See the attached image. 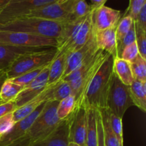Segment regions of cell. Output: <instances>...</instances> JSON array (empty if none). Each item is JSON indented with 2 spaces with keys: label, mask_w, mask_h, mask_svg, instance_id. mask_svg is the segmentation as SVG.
Masks as SVG:
<instances>
[{
  "label": "cell",
  "mask_w": 146,
  "mask_h": 146,
  "mask_svg": "<svg viewBox=\"0 0 146 146\" xmlns=\"http://www.w3.org/2000/svg\"><path fill=\"white\" fill-rule=\"evenodd\" d=\"M133 24V20L130 17H123L118 21V25L115 28V36L117 42L121 41L129 31L131 26Z\"/></svg>",
  "instance_id": "cell-32"
},
{
  "label": "cell",
  "mask_w": 146,
  "mask_h": 146,
  "mask_svg": "<svg viewBox=\"0 0 146 146\" xmlns=\"http://www.w3.org/2000/svg\"><path fill=\"white\" fill-rule=\"evenodd\" d=\"M2 104V101H1V100L0 99V104Z\"/></svg>",
  "instance_id": "cell-48"
},
{
  "label": "cell",
  "mask_w": 146,
  "mask_h": 146,
  "mask_svg": "<svg viewBox=\"0 0 146 146\" xmlns=\"http://www.w3.org/2000/svg\"><path fill=\"white\" fill-rule=\"evenodd\" d=\"M93 13L94 10L83 18L64 23L61 35L56 40L57 52L63 51L68 56L88 41L94 31Z\"/></svg>",
  "instance_id": "cell-2"
},
{
  "label": "cell",
  "mask_w": 146,
  "mask_h": 146,
  "mask_svg": "<svg viewBox=\"0 0 146 146\" xmlns=\"http://www.w3.org/2000/svg\"><path fill=\"white\" fill-rule=\"evenodd\" d=\"M24 88V86L13 82L10 78H7L0 90V99L2 103L14 101Z\"/></svg>",
  "instance_id": "cell-24"
},
{
  "label": "cell",
  "mask_w": 146,
  "mask_h": 146,
  "mask_svg": "<svg viewBox=\"0 0 146 146\" xmlns=\"http://www.w3.org/2000/svg\"><path fill=\"white\" fill-rule=\"evenodd\" d=\"M113 61L114 58L109 54L90 82L81 106L96 110L106 108L113 74Z\"/></svg>",
  "instance_id": "cell-1"
},
{
  "label": "cell",
  "mask_w": 146,
  "mask_h": 146,
  "mask_svg": "<svg viewBox=\"0 0 146 146\" xmlns=\"http://www.w3.org/2000/svg\"><path fill=\"white\" fill-rule=\"evenodd\" d=\"M133 106L134 105L128 86L123 84L113 73L107 98L106 108L114 115L123 118L127 110Z\"/></svg>",
  "instance_id": "cell-7"
},
{
  "label": "cell",
  "mask_w": 146,
  "mask_h": 146,
  "mask_svg": "<svg viewBox=\"0 0 146 146\" xmlns=\"http://www.w3.org/2000/svg\"><path fill=\"white\" fill-rule=\"evenodd\" d=\"M0 73H2V72H0Z\"/></svg>",
  "instance_id": "cell-49"
},
{
  "label": "cell",
  "mask_w": 146,
  "mask_h": 146,
  "mask_svg": "<svg viewBox=\"0 0 146 146\" xmlns=\"http://www.w3.org/2000/svg\"><path fill=\"white\" fill-rule=\"evenodd\" d=\"M48 66L49 65L47 66L34 81L26 86L16 97L14 101L17 108L22 106L23 105L35 98L46 88L48 76Z\"/></svg>",
  "instance_id": "cell-14"
},
{
  "label": "cell",
  "mask_w": 146,
  "mask_h": 146,
  "mask_svg": "<svg viewBox=\"0 0 146 146\" xmlns=\"http://www.w3.org/2000/svg\"><path fill=\"white\" fill-rule=\"evenodd\" d=\"M67 57L68 54L66 52H56L55 58L48 66L47 86H51L61 81L65 69Z\"/></svg>",
  "instance_id": "cell-20"
},
{
  "label": "cell",
  "mask_w": 146,
  "mask_h": 146,
  "mask_svg": "<svg viewBox=\"0 0 146 146\" xmlns=\"http://www.w3.org/2000/svg\"><path fill=\"white\" fill-rule=\"evenodd\" d=\"M76 107V100L74 96H70L59 101L56 110V114L60 121L66 119L74 111Z\"/></svg>",
  "instance_id": "cell-28"
},
{
  "label": "cell",
  "mask_w": 146,
  "mask_h": 146,
  "mask_svg": "<svg viewBox=\"0 0 146 146\" xmlns=\"http://www.w3.org/2000/svg\"><path fill=\"white\" fill-rule=\"evenodd\" d=\"M14 124L13 112L0 117V139L11 131Z\"/></svg>",
  "instance_id": "cell-36"
},
{
  "label": "cell",
  "mask_w": 146,
  "mask_h": 146,
  "mask_svg": "<svg viewBox=\"0 0 146 146\" xmlns=\"http://www.w3.org/2000/svg\"><path fill=\"white\" fill-rule=\"evenodd\" d=\"M17 109V106L14 101H9L7 103H2L0 104V117L9 113L14 112Z\"/></svg>",
  "instance_id": "cell-39"
},
{
  "label": "cell",
  "mask_w": 146,
  "mask_h": 146,
  "mask_svg": "<svg viewBox=\"0 0 146 146\" xmlns=\"http://www.w3.org/2000/svg\"><path fill=\"white\" fill-rule=\"evenodd\" d=\"M56 84L51 86H47L37 96H36L35 98H34L31 101L27 102L26 104L23 105L22 106L17 108L13 112V117H14V120L15 123L23 119L25 117H27V115L31 114L33 111H35L41 104L49 101L51 99V96H52L54 88Z\"/></svg>",
  "instance_id": "cell-16"
},
{
  "label": "cell",
  "mask_w": 146,
  "mask_h": 146,
  "mask_svg": "<svg viewBox=\"0 0 146 146\" xmlns=\"http://www.w3.org/2000/svg\"><path fill=\"white\" fill-rule=\"evenodd\" d=\"M68 146H80V145H78V144H76V143H74L69 142V143H68Z\"/></svg>",
  "instance_id": "cell-45"
},
{
  "label": "cell",
  "mask_w": 146,
  "mask_h": 146,
  "mask_svg": "<svg viewBox=\"0 0 146 146\" xmlns=\"http://www.w3.org/2000/svg\"><path fill=\"white\" fill-rule=\"evenodd\" d=\"M31 142L30 138L27 135H24L22 138L17 140L12 143L7 144V145H0V146H31Z\"/></svg>",
  "instance_id": "cell-41"
},
{
  "label": "cell",
  "mask_w": 146,
  "mask_h": 146,
  "mask_svg": "<svg viewBox=\"0 0 146 146\" xmlns=\"http://www.w3.org/2000/svg\"><path fill=\"white\" fill-rule=\"evenodd\" d=\"M58 101H48L44 109L30 127L27 135L31 140V144L43 139L49 135L58 127L61 121L56 114Z\"/></svg>",
  "instance_id": "cell-6"
},
{
  "label": "cell",
  "mask_w": 146,
  "mask_h": 146,
  "mask_svg": "<svg viewBox=\"0 0 146 146\" xmlns=\"http://www.w3.org/2000/svg\"><path fill=\"white\" fill-rule=\"evenodd\" d=\"M96 43L98 49H101L117 58V40L115 28L108 29L94 32Z\"/></svg>",
  "instance_id": "cell-19"
},
{
  "label": "cell",
  "mask_w": 146,
  "mask_h": 146,
  "mask_svg": "<svg viewBox=\"0 0 146 146\" xmlns=\"http://www.w3.org/2000/svg\"><path fill=\"white\" fill-rule=\"evenodd\" d=\"M88 109V128H87L86 146H98V133L96 110Z\"/></svg>",
  "instance_id": "cell-25"
},
{
  "label": "cell",
  "mask_w": 146,
  "mask_h": 146,
  "mask_svg": "<svg viewBox=\"0 0 146 146\" xmlns=\"http://www.w3.org/2000/svg\"><path fill=\"white\" fill-rule=\"evenodd\" d=\"M66 1V0H56V1Z\"/></svg>",
  "instance_id": "cell-46"
},
{
  "label": "cell",
  "mask_w": 146,
  "mask_h": 146,
  "mask_svg": "<svg viewBox=\"0 0 146 146\" xmlns=\"http://www.w3.org/2000/svg\"><path fill=\"white\" fill-rule=\"evenodd\" d=\"M146 4V0H129V5L125 10L123 17H130L135 21L137 16L141 11L144 5Z\"/></svg>",
  "instance_id": "cell-35"
},
{
  "label": "cell",
  "mask_w": 146,
  "mask_h": 146,
  "mask_svg": "<svg viewBox=\"0 0 146 146\" xmlns=\"http://www.w3.org/2000/svg\"><path fill=\"white\" fill-rule=\"evenodd\" d=\"M133 21L137 23L143 29L146 31V4L143 6L141 11L137 16L135 20Z\"/></svg>",
  "instance_id": "cell-40"
},
{
  "label": "cell",
  "mask_w": 146,
  "mask_h": 146,
  "mask_svg": "<svg viewBox=\"0 0 146 146\" xmlns=\"http://www.w3.org/2000/svg\"><path fill=\"white\" fill-rule=\"evenodd\" d=\"M48 65H49V64H48ZM47 66H46L44 67H41V68H37V69L33 70V71H29V72L21 74V75L17 77H15V78H10V79H11L13 82L15 83V84L21 86L25 87L26 86L29 84L31 81H34V80L38 76V74H39Z\"/></svg>",
  "instance_id": "cell-31"
},
{
  "label": "cell",
  "mask_w": 146,
  "mask_h": 146,
  "mask_svg": "<svg viewBox=\"0 0 146 146\" xmlns=\"http://www.w3.org/2000/svg\"><path fill=\"white\" fill-rule=\"evenodd\" d=\"M121 11L110 8L106 5L101 6L94 10L93 29L94 32L116 28L121 19Z\"/></svg>",
  "instance_id": "cell-13"
},
{
  "label": "cell",
  "mask_w": 146,
  "mask_h": 146,
  "mask_svg": "<svg viewBox=\"0 0 146 146\" xmlns=\"http://www.w3.org/2000/svg\"><path fill=\"white\" fill-rule=\"evenodd\" d=\"M0 44L24 48H56V39L24 32L0 31Z\"/></svg>",
  "instance_id": "cell-8"
},
{
  "label": "cell",
  "mask_w": 146,
  "mask_h": 146,
  "mask_svg": "<svg viewBox=\"0 0 146 146\" xmlns=\"http://www.w3.org/2000/svg\"><path fill=\"white\" fill-rule=\"evenodd\" d=\"M135 32V42L138 46L139 54L146 59V31L143 29L137 23L134 21Z\"/></svg>",
  "instance_id": "cell-30"
},
{
  "label": "cell",
  "mask_w": 146,
  "mask_h": 146,
  "mask_svg": "<svg viewBox=\"0 0 146 146\" xmlns=\"http://www.w3.org/2000/svg\"><path fill=\"white\" fill-rule=\"evenodd\" d=\"M109 54L98 49L91 58L61 80L70 84L76 100V107L82 104L84 94L92 78Z\"/></svg>",
  "instance_id": "cell-3"
},
{
  "label": "cell",
  "mask_w": 146,
  "mask_h": 146,
  "mask_svg": "<svg viewBox=\"0 0 146 146\" xmlns=\"http://www.w3.org/2000/svg\"><path fill=\"white\" fill-rule=\"evenodd\" d=\"M56 48L48 47L17 57L6 71L7 78H14L23 74L51 64L56 54Z\"/></svg>",
  "instance_id": "cell-5"
},
{
  "label": "cell",
  "mask_w": 146,
  "mask_h": 146,
  "mask_svg": "<svg viewBox=\"0 0 146 146\" xmlns=\"http://www.w3.org/2000/svg\"><path fill=\"white\" fill-rule=\"evenodd\" d=\"M75 1L66 0L63 1H54L31 11L26 17H38L64 23L66 20Z\"/></svg>",
  "instance_id": "cell-11"
},
{
  "label": "cell",
  "mask_w": 146,
  "mask_h": 146,
  "mask_svg": "<svg viewBox=\"0 0 146 146\" xmlns=\"http://www.w3.org/2000/svg\"><path fill=\"white\" fill-rule=\"evenodd\" d=\"M44 48H48V47L24 48V47L0 44V72L6 73L14 60L20 55H22L26 53L38 51Z\"/></svg>",
  "instance_id": "cell-18"
},
{
  "label": "cell",
  "mask_w": 146,
  "mask_h": 146,
  "mask_svg": "<svg viewBox=\"0 0 146 146\" xmlns=\"http://www.w3.org/2000/svg\"><path fill=\"white\" fill-rule=\"evenodd\" d=\"M134 42H135V32L133 21V24L131 26L129 31L127 33L126 35L123 37L121 41L117 42V58H120L123 51L127 46Z\"/></svg>",
  "instance_id": "cell-34"
},
{
  "label": "cell",
  "mask_w": 146,
  "mask_h": 146,
  "mask_svg": "<svg viewBox=\"0 0 146 146\" xmlns=\"http://www.w3.org/2000/svg\"><path fill=\"white\" fill-rule=\"evenodd\" d=\"M138 54H139V52H138V46H137L136 42H134L127 46L124 48L120 58L128 61V62H131Z\"/></svg>",
  "instance_id": "cell-37"
},
{
  "label": "cell",
  "mask_w": 146,
  "mask_h": 146,
  "mask_svg": "<svg viewBox=\"0 0 146 146\" xmlns=\"http://www.w3.org/2000/svg\"><path fill=\"white\" fill-rule=\"evenodd\" d=\"M93 10L91 6L89 5L86 0H76L65 22H69L83 18Z\"/></svg>",
  "instance_id": "cell-26"
},
{
  "label": "cell",
  "mask_w": 146,
  "mask_h": 146,
  "mask_svg": "<svg viewBox=\"0 0 146 146\" xmlns=\"http://www.w3.org/2000/svg\"><path fill=\"white\" fill-rule=\"evenodd\" d=\"M54 1L56 0H11L0 14V25L26 17L31 11Z\"/></svg>",
  "instance_id": "cell-9"
},
{
  "label": "cell",
  "mask_w": 146,
  "mask_h": 146,
  "mask_svg": "<svg viewBox=\"0 0 146 146\" xmlns=\"http://www.w3.org/2000/svg\"><path fill=\"white\" fill-rule=\"evenodd\" d=\"M96 116L97 133H98V146H106L104 143L102 120H101V115L99 110H96Z\"/></svg>",
  "instance_id": "cell-38"
},
{
  "label": "cell",
  "mask_w": 146,
  "mask_h": 146,
  "mask_svg": "<svg viewBox=\"0 0 146 146\" xmlns=\"http://www.w3.org/2000/svg\"><path fill=\"white\" fill-rule=\"evenodd\" d=\"M98 50V48L96 43L95 34L94 31H93L88 41L82 47L71 53L68 56L62 78L76 69L83 63L91 58Z\"/></svg>",
  "instance_id": "cell-12"
},
{
  "label": "cell",
  "mask_w": 146,
  "mask_h": 146,
  "mask_svg": "<svg viewBox=\"0 0 146 146\" xmlns=\"http://www.w3.org/2000/svg\"><path fill=\"white\" fill-rule=\"evenodd\" d=\"M11 1V0H0V14Z\"/></svg>",
  "instance_id": "cell-43"
},
{
  "label": "cell",
  "mask_w": 146,
  "mask_h": 146,
  "mask_svg": "<svg viewBox=\"0 0 146 146\" xmlns=\"http://www.w3.org/2000/svg\"><path fill=\"white\" fill-rule=\"evenodd\" d=\"M70 96H74L71 85L67 81L61 80L55 85L52 96L49 101H61Z\"/></svg>",
  "instance_id": "cell-29"
},
{
  "label": "cell",
  "mask_w": 146,
  "mask_h": 146,
  "mask_svg": "<svg viewBox=\"0 0 146 146\" xmlns=\"http://www.w3.org/2000/svg\"><path fill=\"white\" fill-rule=\"evenodd\" d=\"M45 104L46 103H44L43 104H41L31 114L27 115L23 119L16 122L11 131L0 139V145H7V144L14 142L27 135L30 127L31 126L36 118L38 117V115L41 113L42 110L44 109Z\"/></svg>",
  "instance_id": "cell-15"
},
{
  "label": "cell",
  "mask_w": 146,
  "mask_h": 146,
  "mask_svg": "<svg viewBox=\"0 0 146 146\" xmlns=\"http://www.w3.org/2000/svg\"><path fill=\"white\" fill-rule=\"evenodd\" d=\"M113 73L123 84L128 86H129L135 80L130 63L121 58H114Z\"/></svg>",
  "instance_id": "cell-22"
},
{
  "label": "cell",
  "mask_w": 146,
  "mask_h": 146,
  "mask_svg": "<svg viewBox=\"0 0 146 146\" xmlns=\"http://www.w3.org/2000/svg\"><path fill=\"white\" fill-rule=\"evenodd\" d=\"M133 105L141 111H146V83L134 80L128 86Z\"/></svg>",
  "instance_id": "cell-21"
},
{
  "label": "cell",
  "mask_w": 146,
  "mask_h": 146,
  "mask_svg": "<svg viewBox=\"0 0 146 146\" xmlns=\"http://www.w3.org/2000/svg\"><path fill=\"white\" fill-rule=\"evenodd\" d=\"M5 73H0V76H1L3 75V74H4Z\"/></svg>",
  "instance_id": "cell-47"
},
{
  "label": "cell",
  "mask_w": 146,
  "mask_h": 146,
  "mask_svg": "<svg viewBox=\"0 0 146 146\" xmlns=\"http://www.w3.org/2000/svg\"><path fill=\"white\" fill-rule=\"evenodd\" d=\"M68 117L61 121L59 125L53 132L43 139L34 143L31 146H68Z\"/></svg>",
  "instance_id": "cell-17"
},
{
  "label": "cell",
  "mask_w": 146,
  "mask_h": 146,
  "mask_svg": "<svg viewBox=\"0 0 146 146\" xmlns=\"http://www.w3.org/2000/svg\"><path fill=\"white\" fill-rule=\"evenodd\" d=\"M7 78V75H6V73L4 74H3L1 76H0V90H1V86H2L3 83L4 82V81H5Z\"/></svg>",
  "instance_id": "cell-44"
},
{
  "label": "cell",
  "mask_w": 146,
  "mask_h": 146,
  "mask_svg": "<svg viewBox=\"0 0 146 146\" xmlns=\"http://www.w3.org/2000/svg\"><path fill=\"white\" fill-rule=\"evenodd\" d=\"M129 63L134 79L146 83V59L138 54Z\"/></svg>",
  "instance_id": "cell-27"
},
{
  "label": "cell",
  "mask_w": 146,
  "mask_h": 146,
  "mask_svg": "<svg viewBox=\"0 0 146 146\" xmlns=\"http://www.w3.org/2000/svg\"><path fill=\"white\" fill-rule=\"evenodd\" d=\"M64 27V23L38 17H24L0 25V31L24 32L36 36L58 39Z\"/></svg>",
  "instance_id": "cell-4"
},
{
  "label": "cell",
  "mask_w": 146,
  "mask_h": 146,
  "mask_svg": "<svg viewBox=\"0 0 146 146\" xmlns=\"http://www.w3.org/2000/svg\"><path fill=\"white\" fill-rule=\"evenodd\" d=\"M100 113L102 120L103 131H104V143L106 146H123L120 143L110 125L108 119V111L107 108L100 109Z\"/></svg>",
  "instance_id": "cell-23"
},
{
  "label": "cell",
  "mask_w": 146,
  "mask_h": 146,
  "mask_svg": "<svg viewBox=\"0 0 146 146\" xmlns=\"http://www.w3.org/2000/svg\"><path fill=\"white\" fill-rule=\"evenodd\" d=\"M88 128V109L84 106L75 107L68 116V139L69 142L80 146H86Z\"/></svg>",
  "instance_id": "cell-10"
},
{
  "label": "cell",
  "mask_w": 146,
  "mask_h": 146,
  "mask_svg": "<svg viewBox=\"0 0 146 146\" xmlns=\"http://www.w3.org/2000/svg\"><path fill=\"white\" fill-rule=\"evenodd\" d=\"M108 0H91V7L93 9H96L98 7H101V6L105 5V3Z\"/></svg>",
  "instance_id": "cell-42"
},
{
  "label": "cell",
  "mask_w": 146,
  "mask_h": 146,
  "mask_svg": "<svg viewBox=\"0 0 146 146\" xmlns=\"http://www.w3.org/2000/svg\"><path fill=\"white\" fill-rule=\"evenodd\" d=\"M108 119L110 125L118 141L122 145H123V122L122 118L114 115L108 111Z\"/></svg>",
  "instance_id": "cell-33"
}]
</instances>
